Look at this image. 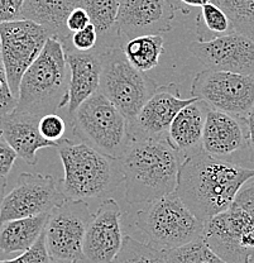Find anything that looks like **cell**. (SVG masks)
Segmentation results:
<instances>
[{
    "label": "cell",
    "mask_w": 254,
    "mask_h": 263,
    "mask_svg": "<svg viewBox=\"0 0 254 263\" xmlns=\"http://www.w3.org/2000/svg\"><path fill=\"white\" fill-rule=\"evenodd\" d=\"M209 105L201 99L187 104L172 120L168 129V142L181 155L182 160L203 151L204 128Z\"/></svg>",
    "instance_id": "ffe728a7"
},
{
    "label": "cell",
    "mask_w": 254,
    "mask_h": 263,
    "mask_svg": "<svg viewBox=\"0 0 254 263\" xmlns=\"http://www.w3.org/2000/svg\"><path fill=\"white\" fill-rule=\"evenodd\" d=\"M51 33L28 19L0 23V53L13 95L18 99L21 81L40 56Z\"/></svg>",
    "instance_id": "8fae6325"
},
{
    "label": "cell",
    "mask_w": 254,
    "mask_h": 263,
    "mask_svg": "<svg viewBox=\"0 0 254 263\" xmlns=\"http://www.w3.org/2000/svg\"><path fill=\"white\" fill-rule=\"evenodd\" d=\"M92 214L85 200L65 199L50 213L43 230L48 254L57 263H86L84 239Z\"/></svg>",
    "instance_id": "9c48e42d"
},
{
    "label": "cell",
    "mask_w": 254,
    "mask_h": 263,
    "mask_svg": "<svg viewBox=\"0 0 254 263\" xmlns=\"http://www.w3.org/2000/svg\"><path fill=\"white\" fill-rule=\"evenodd\" d=\"M80 5L81 0H24L21 19L45 27L52 37L61 41L67 51L72 33L67 29L66 21L70 13Z\"/></svg>",
    "instance_id": "44dd1931"
},
{
    "label": "cell",
    "mask_w": 254,
    "mask_h": 263,
    "mask_svg": "<svg viewBox=\"0 0 254 263\" xmlns=\"http://www.w3.org/2000/svg\"><path fill=\"white\" fill-rule=\"evenodd\" d=\"M111 263H166L165 252L125 235L119 253Z\"/></svg>",
    "instance_id": "4316f807"
},
{
    "label": "cell",
    "mask_w": 254,
    "mask_h": 263,
    "mask_svg": "<svg viewBox=\"0 0 254 263\" xmlns=\"http://www.w3.org/2000/svg\"><path fill=\"white\" fill-rule=\"evenodd\" d=\"M218 4L233 26V31L254 41V0H211Z\"/></svg>",
    "instance_id": "484cf974"
},
{
    "label": "cell",
    "mask_w": 254,
    "mask_h": 263,
    "mask_svg": "<svg viewBox=\"0 0 254 263\" xmlns=\"http://www.w3.org/2000/svg\"><path fill=\"white\" fill-rule=\"evenodd\" d=\"M191 92L210 108L245 120L254 104V76L205 68L193 79Z\"/></svg>",
    "instance_id": "30bf717a"
},
{
    "label": "cell",
    "mask_w": 254,
    "mask_h": 263,
    "mask_svg": "<svg viewBox=\"0 0 254 263\" xmlns=\"http://www.w3.org/2000/svg\"><path fill=\"white\" fill-rule=\"evenodd\" d=\"M122 210L114 199L104 200L92 214L84 239L86 263H111L123 246Z\"/></svg>",
    "instance_id": "2e32d148"
},
{
    "label": "cell",
    "mask_w": 254,
    "mask_h": 263,
    "mask_svg": "<svg viewBox=\"0 0 254 263\" xmlns=\"http://www.w3.org/2000/svg\"><path fill=\"white\" fill-rule=\"evenodd\" d=\"M38 129L43 138L60 144V142L65 137L66 123H65L64 118H61L60 115L50 113L41 118L40 123H38Z\"/></svg>",
    "instance_id": "f1b7e54d"
},
{
    "label": "cell",
    "mask_w": 254,
    "mask_h": 263,
    "mask_svg": "<svg viewBox=\"0 0 254 263\" xmlns=\"http://www.w3.org/2000/svg\"><path fill=\"white\" fill-rule=\"evenodd\" d=\"M2 119H3V117L0 115V128H2ZM0 136H2V134H0Z\"/></svg>",
    "instance_id": "74e56055"
},
{
    "label": "cell",
    "mask_w": 254,
    "mask_h": 263,
    "mask_svg": "<svg viewBox=\"0 0 254 263\" xmlns=\"http://www.w3.org/2000/svg\"><path fill=\"white\" fill-rule=\"evenodd\" d=\"M196 99L181 98L179 86L174 84L157 87L134 119L129 122L132 139H167L172 120L182 108Z\"/></svg>",
    "instance_id": "5bb4252c"
},
{
    "label": "cell",
    "mask_w": 254,
    "mask_h": 263,
    "mask_svg": "<svg viewBox=\"0 0 254 263\" xmlns=\"http://www.w3.org/2000/svg\"><path fill=\"white\" fill-rule=\"evenodd\" d=\"M71 124L80 141L115 160L124 156L133 141L127 118L100 91L76 109Z\"/></svg>",
    "instance_id": "52a82bcc"
},
{
    "label": "cell",
    "mask_w": 254,
    "mask_h": 263,
    "mask_svg": "<svg viewBox=\"0 0 254 263\" xmlns=\"http://www.w3.org/2000/svg\"><path fill=\"white\" fill-rule=\"evenodd\" d=\"M24 0H0V23L19 21Z\"/></svg>",
    "instance_id": "d6a6232c"
},
{
    "label": "cell",
    "mask_w": 254,
    "mask_h": 263,
    "mask_svg": "<svg viewBox=\"0 0 254 263\" xmlns=\"http://www.w3.org/2000/svg\"><path fill=\"white\" fill-rule=\"evenodd\" d=\"M245 124H247L248 130V144H249L254 156V104L252 109H250L249 114H248L247 119H245Z\"/></svg>",
    "instance_id": "e575fe53"
},
{
    "label": "cell",
    "mask_w": 254,
    "mask_h": 263,
    "mask_svg": "<svg viewBox=\"0 0 254 263\" xmlns=\"http://www.w3.org/2000/svg\"><path fill=\"white\" fill-rule=\"evenodd\" d=\"M248 144L245 120L209 106L204 128L203 149L207 155L225 160Z\"/></svg>",
    "instance_id": "e0dca14e"
},
{
    "label": "cell",
    "mask_w": 254,
    "mask_h": 263,
    "mask_svg": "<svg viewBox=\"0 0 254 263\" xmlns=\"http://www.w3.org/2000/svg\"><path fill=\"white\" fill-rule=\"evenodd\" d=\"M0 226H2V223H0Z\"/></svg>",
    "instance_id": "f35d334b"
},
{
    "label": "cell",
    "mask_w": 254,
    "mask_h": 263,
    "mask_svg": "<svg viewBox=\"0 0 254 263\" xmlns=\"http://www.w3.org/2000/svg\"><path fill=\"white\" fill-rule=\"evenodd\" d=\"M134 228L144 243L166 252L203 237L204 223L176 191L152 201L134 215Z\"/></svg>",
    "instance_id": "8992f818"
},
{
    "label": "cell",
    "mask_w": 254,
    "mask_h": 263,
    "mask_svg": "<svg viewBox=\"0 0 254 263\" xmlns=\"http://www.w3.org/2000/svg\"><path fill=\"white\" fill-rule=\"evenodd\" d=\"M5 189H7V177L0 176V204L5 196Z\"/></svg>",
    "instance_id": "8d00e7d4"
},
{
    "label": "cell",
    "mask_w": 254,
    "mask_h": 263,
    "mask_svg": "<svg viewBox=\"0 0 254 263\" xmlns=\"http://www.w3.org/2000/svg\"><path fill=\"white\" fill-rule=\"evenodd\" d=\"M129 204H142L176 191L181 155L168 139H134L119 160Z\"/></svg>",
    "instance_id": "7a4b0ae2"
},
{
    "label": "cell",
    "mask_w": 254,
    "mask_h": 263,
    "mask_svg": "<svg viewBox=\"0 0 254 263\" xmlns=\"http://www.w3.org/2000/svg\"><path fill=\"white\" fill-rule=\"evenodd\" d=\"M119 4L120 0H81V7L87 12L103 42L111 32L116 31Z\"/></svg>",
    "instance_id": "cb8c5ba5"
},
{
    "label": "cell",
    "mask_w": 254,
    "mask_h": 263,
    "mask_svg": "<svg viewBox=\"0 0 254 263\" xmlns=\"http://www.w3.org/2000/svg\"><path fill=\"white\" fill-rule=\"evenodd\" d=\"M173 0H120L116 31L129 41L146 34L169 32L174 21Z\"/></svg>",
    "instance_id": "9a60e30c"
},
{
    "label": "cell",
    "mask_w": 254,
    "mask_h": 263,
    "mask_svg": "<svg viewBox=\"0 0 254 263\" xmlns=\"http://www.w3.org/2000/svg\"><path fill=\"white\" fill-rule=\"evenodd\" d=\"M0 263H57L51 258L45 245V233L28 251L12 259H0Z\"/></svg>",
    "instance_id": "4dcf8cb0"
},
{
    "label": "cell",
    "mask_w": 254,
    "mask_h": 263,
    "mask_svg": "<svg viewBox=\"0 0 254 263\" xmlns=\"http://www.w3.org/2000/svg\"><path fill=\"white\" fill-rule=\"evenodd\" d=\"M95 51L99 52L102 60L99 91L124 114L128 123L132 122L157 90V84L130 64L122 46L113 45Z\"/></svg>",
    "instance_id": "ba28073f"
},
{
    "label": "cell",
    "mask_w": 254,
    "mask_h": 263,
    "mask_svg": "<svg viewBox=\"0 0 254 263\" xmlns=\"http://www.w3.org/2000/svg\"><path fill=\"white\" fill-rule=\"evenodd\" d=\"M203 239L226 263H250L254 256V182H247L231 206L204 223Z\"/></svg>",
    "instance_id": "5b68a950"
},
{
    "label": "cell",
    "mask_w": 254,
    "mask_h": 263,
    "mask_svg": "<svg viewBox=\"0 0 254 263\" xmlns=\"http://www.w3.org/2000/svg\"><path fill=\"white\" fill-rule=\"evenodd\" d=\"M210 2L211 0H173V3H177L179 7L185 5L187 8H203L205 4Z\"/></svg>",
    "instance_id": "d590c367"
},
{
    "label": "cell",
    "mask_w": 254,
    "mask_h": 263,
    "mask_svg": "<svg viewBox=\"0 0 254 263\" xmlns=\"http://www.w3.org/2000/svg\"><path fill=\"white\" fill-rule=\"evenodd\" d=\"M70 68L61 41L50 37L40 56L28 67L19 86L13 111L42 118L67 105Z\"/></svg>",
    "instance_id": "3957f363"
},
{
    "label": "cell",
    "mask_w": 254,
    "mask_h": 263,
    "mask_svg": "<svg viewBox=\"0 0 254 263\" xmlns=\"http://www.w3.org/2000/svg\"><path fill=\"white\" fill-rule=\"evenodd\" d=\"M50 213L14 219L0 226V252L4 254L28 251L42 235Z\"/></svg>",
    "instance_id": "7402d4cb"
},
{
    "label": "cell",
    "mask_w": 254,
    "mask_h": 263,
    "mask_svg": "<svg viewBox=\"0 0 254 263\" xmlns=\"http://www.w3.org/2000/svg\"><path fill=\"white\" fill-rule=\"evenodd\" d=\"M200 9V14L198 16L196 23H198V31L201 32L205 29V33L203 37L199 38V41H206L207 34L214 35L215 38L234 32L229 16L214 2L207 3Z\"/></svg>",
    "instance_id": "83f0119b"
},
{
    "label": "cell",
    "mask_w": 254,
    "mask_h": 263,
    "mask_svg": "<svg viewBox=\"0 0 254 263\" xmlns=\"http://www.w3.org/2000/svg\"><path fill=\"white\" fill-rule=\"evenodd\" d=\"M166 263H226L220 258L203 237L165 252Z\"/></svg>",
    "instance_id": "d4e9b609"
},
{
    "label": "cell",
    "mask_w": 254,
    "mask_h": 263,
    "mask_svg": "<svg viewBox=\"0 0 254 263\" xmlns=\"http://www.w3.org/2000/svg\"><path fill=\"white\" fill-rule=\"evenodd\" d=\"M252 179L254 168L212 157L203 149L182 160L176 194L205 223L228 210Z\"/></svg>",
    "instance_id": "6da1fadb"
},
{
    "label": "cell",
    "mask_w": 254,
    "mask_h": 263,
    "mask_svg": "<svg viewBox=\"0 0 254 263\" xmlns=\"http://www.w3.org/2000/svg\"><path fill=\"white\" fill-rule=\"evenodd\" d=\"M90 23H91V21H90L89 14H87L86 10L80 5V7L75 8V9L70 13V15H68L66 21V27L68 31L73 33L81 31L85 27L89 26Z\"/></svg>",
    "instance_id": "836d02e7"
},
{
    "label": "cell",
    "mask_w": 254,
    "mask_h": 263,
    "mask_svg": "<svg viewBox=\"0 0 254 263\" xmlns=\"http://www.w3.org/2000/svg\"><path fill=\"white\" fill-rule=\"evenodd\" d=\"M65 199L51 175L23 172L0 204V223L51 213Z\"/></svg>",
    "instance_id": "7c38bea8"
},
{
    "label": "cell",
    "mask_w": 254,
    "mask_h": 263,
    "mask_svg": "<svg viewBox=\"0 0 254 263\" xmlns=\"http://www.w3.org/2000/svg\"><path fill=\"white\" fill-rule=\"evenodd\" d=\"M66 60L70 68L66 106L71 117L86 99L99 91L102 60L95 49L90 52L68 51Z\"/></svg>",
    "instance_id": "ac0fdd59"
},
{
    "label": "cell",
    "mask_w": 254,
    "mask_h": 263,
    "mask_svg": "<svg viewBox=\"0 0 254 263\" xmlns=\"http://www.w3.org/2000/svg\"><path fill=\"white\" fill-rule=\"evenodd\" d=\"M17 157L18 155L14 148L0 136V176L7 177L9 175Z\"/></svg>",
    "instance_id": "1f68e13d"
},
{
    "label": "cell",
    "mask_w": 254,
    "mask_h": 263,
    "mask_svg": "<svg viewBox=\"0 0 254 263\" xmlns=\"http://www.w3.org/2000/svg\"><path fill=\"white\" fill-rule=\"evenodd\" d=\"M41 118L28 114H21L12 111L4 115L2 119L0 134L8 142L18 157L28 164L37 163V152L42 148L58 147V143L50 142L41 136L38 123Z\"/></svg>",
    "instance_id": "d6986e66"
},
{
    "label": "cell",
    "mask_w": 254,
    "mask_h": 263,
    "mask_svg": "<svg viewBox=\"0 0 254 263\" xmlns=\"http://www.w3.org/2000/svg\"><path fill=\"white\" fill-rule=\"evenodd\" d=\"M97 46H99V34H97L94 24L90 23L81 31L73 32L71 34L70 48L66 52H90L96 49Z\"/></svg>",
    "instance_id": "f546056e"
},
{
    "label": "cell",
    "mask_w": 254,
    "mask_h": 263,
    "mask_svg": "<svg viewBox=\"0 0 254 263\" xmlns=\"http://www.w3.org/2000/svg\"><path fill=\"white\" fill-rule=\"evenodd\" d=\"M190 52L206 68L254 76V41L231 32L207 41H195Z\"/></svg>",
    "instance_id": "4fadbf2b"
},
{
    "label": "cell",
    "mask_w": 254,
    "mask_h": 263,
    "mask_svg": "<svg viewBox=\"0 0 254 263\" xmlns=\"http://www.w3.org/2000/svg\"><path fill=\"white\" fill-rule=\"evenodd\" d=\"M57 148L65 171L61 191L67 199L102 197L123 181L119 160L103 155L89 144L64 138Z\"/></svg>",
    "instance_id": "277c9868"
},
{
    "label": "cell",
    "mask_w": 254,
    "mask_h": 263,
    "mask_svg": "<svg viewBox=\"0 0 254 263\" xmlns=\"http://www.w3.org/2000/svg\"><path fill=\"white\" fill-rule=\"evenodd\" d=\"M123 49L130 64L146 72L160 62L161 56L165 53V41L161 34L139 35L127 41Z\"/></svg>",
    "instance_id": "603a6c76"
}]
</instances>
